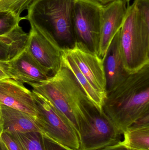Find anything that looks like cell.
<instances>
[{"label":"cell","mask_w":149,"mask_h":150,"mask_svg":"<svg viewBox=\"0 0 149 150\" xmlns=\"http://www.w3.org/2000/svg\"><path fill=\"white\" fill-rule=\"evenodd\" d=\"M102 112L122 134L137 120L149 115V64L127 74L107 93Z\"/></svg>","instance_id":"1"},{"label":"cell","mask_w":149,"mask_h":150,"mask_svg":"<svg viewBox=\"0 0 149 150\" xmlns=\"http://www.w3.org/2000/svg\"><path fill=\"white\" fill-rule=\"evenodd\" d=\"M120 47L127 74L149 64V0H135L127 6L120 30Z\"/></svg>","instance_id":"2"},{"label":"cell","mask_w":149,"mask_h":150,"mask_svg":"<svg viewBox=\"0 0 149 150\" xmlns=\"http://www.w3.org/2000/svg\"><path fill=\"white\" fill-rule=\"evenodd\" d=\"M29 85L48 99L77 133L78 123L94 108L71 72L61 63L57 72L47 81Z\"/></svg>","instance_id":"3"},{"label":"cell","mask_w":149,"mask_h":150,"mask_svg":"<svg viewBox=\"0 0 149 150\" xmlns=\"http://www.w3.org/2000/svg\"><path fill=\"white\" fill-rule=\"evenodd\" d=\"M76 0H34L26 16L30 26L43 30L59 42L70 43L74 36L73 10Z\"/></svg>","instance_id":"4"},{"label":"cell","mask_w":149,"mask_h":150,"mask_svg":"<svg viewBox=\"0 0 149 150\" xmlns=\"http://www.w3.org/2000/svg\"><path fill=\"white\" fill-rule=\"evenodd\" d=\"M38 114L33 119L41 133L73 150H80L78 135L75 129L57 111L52 103L32 89Z\"/></svg>","instance_id":"5"},{"label":"cell","mask_w":149,"mask_h":150,"mask_svg":"<svg viewBox=\"0 0 149 150\" xmlns=\"http://www.w3.org/2000/svg\"><path fill=\"white\" fill-rule=\"evenodd\" d=\"M79 150H98L121 142L122 133L103 113L94 108L78 124Z\"/></svg>","instance_id":"6"},{"label":"cell","mask_w":149,"mask_h":150,"mask_svg":"<svg viewBox=\"0 0 149 150\" xmlns=\"http://www.w3.org/2000/svg\"><path fill=\"white\" fill-rule=\"evenodd\" d=\"M103 6L93 0H76L73 10L75 38L96 53Z\"/></svg>","instance_id":"7"},{"label":"cell","mask_w":149,"mask_h":150,"mask_svg":"<svg viewBox=\"0 0 149 150\" xmlns=\"http://www.w3.org/2000/svg\"><path fill=\"white\" fill-rule=\"evenodd\" d=\"M30 27L25 49L43 70L53 76L61 65L63 48L49 33Z\"/></svg>","instance_id":"8"},{"label":"cell","mask_w":149,"mask_h":150,"mask_svg":"<svg viewBox=\"0 0 149 150\" xmlns=\"http://www.w3.org/2000/svg\"><path fill=\"white\" fill-rule=\"evenodd\" d=\"M66 49L87 80L106 99L107 93L104 61L79 40L74 42L72 47Z\"/></svg>","instance_id":"9"},{"label":"cell","mask_w":149,"mask_h":150,"mask_svg":"<svg viewBox=\"0 0 149 150\" xmlns=\"http://www.w3.org/2000/svg\"><path fill=\"white\" fill-rule=\"evenodd\" d=\"M0 69L9 78L22 83H40L52 76L43 69L24 49L9 60L0 61Z\"/></svg>","instance_id":"10"},{"label":"cell","mask_w":149,"mask_h":150,"mask_svg":"<svg viewBox=\"0 0 149 150\" xmlns=\"http://www.w3.org/2000/svg\"><path fill=\"white\" fill-rule=\"evenodd\" d=\"M127 8L123 0L103 5L97 53L104 61L114 37L122 26Z\"/></svg>","instance_id":"11"},{"label":"cell","mask_w":149,"mask_h":150,"mask_svg":"<svg viewBox=\"0 0 149 150\" xmlns=\"http://www.w3.org/2000/svg\"><path fill=\"white\" fill-rule=\"evenodd\" d=\"M0 104L33 116L38 114L31 91L10 78L0 80Z\"/></svg>","instance_id":"12"},{"label":"cell","mask_w":149,"mask_h":150,"mask_svg":"<svg viewBox=\"0 0 149 150\" xmlns=\"http://www.w3.org/2000/svg\"><path fill=\"white\" fill-rule=\"evenodd\" d=\"M1 133H41L33 115L0 104Z\"/></svg>","instance_id":"13"},{"label":"cell","mask_w":149,"mask_h":150,"mask_svg":"<svg viewBox=\"0 0 149 150\" xmlns=\"http://www.w3.org/2000/svg\"><path fill=\"white\" fill-rule=\"evenodd\" d=\"M120 43V30L114 37L104 60L107 93L120 84L127 74L123 67Z\"/></svg>","instance_id":"14"},{"label":"cell","mask_w":149,"mask_h":150,"mask_svg":"<svg viewBox=\"0 0 149 150\" xmlns=\"http://www.w3.org/2000/svg\"><path fill=\"white\" fill-rule=\"evenodd\" d=\"M61 63L71 72L92 105L99 112L102 113L105 98L93 87L83 76L66 48L62 49Z\"/></svg>","instance_id":"15"},{"label":"cell","mask_w":149,"mask_h":150,"mask_svg":"<svg viewBox=\"0 0 149 150\" xmlns=\"http://www.w3.org/2000/svg\"><path fill=\"white\" fill-rule=\"evenodd\" d=\"M29 34L19 25L7 34L0 36V61L9 60L25 49Z\"/></svg>","instance_id":"16"},{"label":"cell","mask_w":149,"mask_h":150,"mask_svg":"<svg viewBox=\"0 0 149 150\" xmlns=\"http://www.w3.org/2000/svg\"><path fill=\"white\" fill-rule=\"evenodd\" d=\"M124 140L122 143L136 150H149V127L127 130L123 134Z\"/></svg>","instance_id":"17"},{"label":"cell","mask_w":149,"mask_h":150,"mask_svg":"<svg viewBox=\"0 0 149 150\" xmlns=\"http://www.w3.org/2000/svg\"><path fill=\"white\" fill-rule=\"evenodd\" d=\"M21 150H44L42 134L38 132L9 134Z\"/></svg>","instance_id":"18"},{"label":"cell","mask_w":149,"mask_h":150,"mask_svg":"<svg viewBox=\"0 0 149 150\" xmlns=\"http://www.w3.org/2000/svg\"><path fill=\"white\" fill-rule=\"evenodd\" d=\"M34 0H0V11H9L21 16V14L28 10Z\"/></svg>","instance_id":"19"},{"label":"cell","mask_w":149,"mask_h":150,"mask_svg":"<svg viewBox=\"0 0 149 150\" xmlns=\"http://www.w3.org/2000/svg\"><path fill=\"white\" fill-rule=\"evenodd\" d=\"M22 20L19 17L9 11H0V36L12 30Z\"/></svg>","instance_id":"20"},{"label":"cell","mask_w":149,"mask_h":150,"mask_svg":"<svg viewBox=\"0 0 149 150\" xmlns=\"http://www.w3.org/2000/svg\"><path fill=\"white\" fill-rule=\"evenodd\" d=\"M44 150H73L64 146L42 134Z\"/></svg>","instance_id":"21"},{"label":"cell","mask_w":149,"mask_h":150,"mask_svg":"<svg viewBox=\"0 0 149 150\" xmlns=\"http://www.w3.org/2000/svg\"><path fill=\"white\" fill-rule=\"evenodd\" d=\"M1 138L8 150H21L19 145L10 136V134L6 133H1Z\"/></svg>","instance_id":"22"},{"label":"cell","mask_w":149,"mask_h":150,"mask_svg":"<svg viewBox=\"0 0 149 150\" xmlns=\"http://www.w3.org/2000/svg\"><path fill=\"white\" fill-rule=\"evenodd\" d=\"M148 127H149V115H145L137 120L130 126L127 130H134Z\"/></svg>","instance_id":"23"},{"label":"cell","mask_w":149,"mask_h":150,"mask_svg":"<svg viewBox=\"0 0 149 150\" xmlns=\"http://www.w3.org/2000/svg\"><path fill=\"white\" fill-rule=\"evenodd\" d=\"M98 150H136L133 149L131 148H129L127 147L126 145L122 143L121 142L116 144H113V145H110V146H107L105 147L103 149Z\"/></svg>","instance_id":"24"},{"label":"cell","mask_w":149,"mask_h":150,"mask_svg":"<svg viewBox=\"0 0 149 150\" xmlns=\"http://www.w3.org/2000/svg\"><path fill=\"white\" fill-rule=\"evenodd\" d=\"M93 1H95L97 2L100 4L104 5L107 4L113 1H115V0H93Z\"/></svg>","instance_id":"25"},{"label":"cell","mask_w":149,"mask_h":150,"mask_svg":"<svg viewBox=\"0 0 149 150\" xmlns=\"http://www.w3.org/2000/svg\"><path fill=\"white\" fill-rule=\"evenodd\" d=\"M1 134H0V150H8V148L6 147L5 144L2 140L1 137Z\"/></svg>","instance_id":"26"},{"label":"cell","mask_w":149,"mask_h":150,"mask_svg":"<svg viewBox=\"0 0 149 150\" xmlns=\"http://www.w3.org/2000/svg\"><path fill=\"white\" fill-rule=\"evenodd\" d=\"M7 78H9L8 76H7L4 72L0 69V80L1 79H3Z\"/></svg>","instance_id":"27"},{"label":"cell","mask_w":149,"mask_h":150,"mask_svg":"<svg viewBox=\"0 0 149 150\" xmlns=\"http://www.w3.org/2000/svg\"><path fill=\"white\" fill-rule=\"evenodd\" d=\"M1 108H0V134H1Z\"/></svg>","instance_id":"28"},{"label":"cell","mask_w":149,"mask_h":150,"mask_svg":"<svg viewBox=\"0 0 149 150\" xmlns=\"http://www.w3.org/2000/svg\"><path fill=\"white\" fill-rule=\"evenodd\" d=\"M123 1H125L127 3L129 2L131 0H123Z\"/></svg>","instance_id":"29"}]
</instances>
